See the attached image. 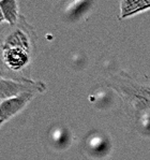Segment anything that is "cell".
I'll list each match as a JSON object with an SVG mask.
<instances>
[{
	"label": "cell",
	"instance_id": "obj_1",
	"mask_svg": "<svg viewBox=\"0 0 150 160\" xmlns=\"http://www.w3.org/2000/svg\"><path fill=\"white\" fill-rule=\"evenodd\" d=\"M38 36L34 27L21 14L15 26L0 29V74L15 81H32Z\"/></svg>",
	"mask_w": 150,
	"mask_h": 160
},
{
	"label": "cell",
	"instance_id": "obj_2",
	"mask_svg": "<svg viewBox=\"0 0 150 160\" xmlns=\"http://www.w3.org/2000/svg\"><path fill=\"white\" fill-rule=\"evenodd\" d=\"M105 85L112 88L121 99L125 114L136 131L150 137V83L135 78L125 71L109 73Z\"/></svg>",
	"mask_w": 150,
	"mask_h": 160
},
{
	"label": "cell",
	"instance_id": "obj_3",
	"mask_svg": "<svg viewBox=\"0 0 150 160\" xmlns=\"http://www.w3.org/2000/svg\"><path fill=\"white\" fill-rule=\"evenodd\" d=\"M46 84L42 81H15L3 78L0 74V99L7 100L23 93H43Z\"/></svg>",
	"mask_w": 150,
	"mask_h": 160
},
{
	"label": "cell",
	"instance_id": "obj_4",
	"mask_svg": "<svg viewBox=\"0 0 150 160\" xmlns=\"http://www.w3.org/2000/svg\"><path fill=\"white\" fill-rule=\"evenodd\" d=\"M36 95L34 93H23L17 97L2 100L0 102V118L3 122H9L17 114L25 110V108L33 100Z\"/></svg>",
	"mask_w": 150,
	"mask_h": 160
},
{
	"label": "cell",
	"instance_id": "obj_5",
	"mask_svg": "<svg viewBox=\"0 0 150 160\" xmlns=\"http://www.w3.org/2000/svg\"><path fill=\"white\" fill-rule=\"evenodd\" d=\"M146 11H150V0H122L120 1L119 21L131 18Z\"/></svg>",
	"mask_w": 150,
	"mask_h": 160
},
{
	"label": "cell",
	"instance_id": "obj_6",
	"mask_svg": "<svg viewBox=\"0 0 150 160\" xmlns=\"http://www.w3.org/2000/svg\"><path fill=\"white\" fill-rule=\"evenodd\" d=\"M0 8H1L4 22L9 26H15L21 17L18 2L16 0H1Z\"/></svg>",
	"mask_w": 150,
	"mask_h": 160
},
{
	"label": "cell",
	"instance_id": "obj_7",
	"mask_svg": "<svg viewBox=\"0 0 150 160\" xmlns=\"http://www.w3.org/2000/svg\"><path fill=\"white\" fill-rule=\"evenodd\" d=\"M4 22V18H3V15H2V11H1V8H0V24L3 23Z\"/></svg>",
	"mask_w": 150,
	"mask_h": 160
},
{
	"label": "cell",
	"instance_id": "obj_8",
	"mask_svg": "<svg viewBox=\"0 0 150 160\" xmlns=\"http://www.w3.org/2000/svg\"><path fill=\"white\" fill-rule=\"evenodd\" d=\"M3 124H4V122H2V119H1V118H0V127H1V126H2V125H3Z\"/></svg>",
	"mask_w": 150,
	"mask_h": 160
}]
</instances>
